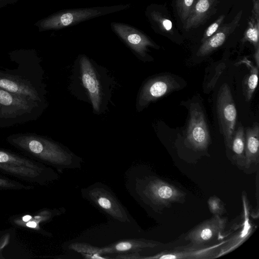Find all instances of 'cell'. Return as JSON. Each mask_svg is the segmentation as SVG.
<instances>
[{"instance_id": "cell-14", "label": "cell", "mask_w": 259, "mask_h": 259, "mask_svg": "<svg viewBox=\"0 0 259 259\" xmlns=\"http://www.w3.org/2000/svg\"><path fill=\"white\" fill-rule=\"evenodd\" d=\"M48 170L26 166L0 165V172L25 182L42 185L49 180Z\"/></svg>"}, {"instance_id": "cell-6", "label": "cell", "mask_w": 259, "mask_h": 259, "mask_svg": "<svg viewBox=\"0 0 259 259\" xmlns=\"http://www.w3.org/2000/svg\"><path fill=\"white\" fill-rule=\"evenodd\" d=\"M217 110L226 147L231 149L236 126L237 111L230 88L224 83L219 90Z\"/></svg>"}, {"instance_id": "cell-21", "label": "cell", "mask_w": 259, "mask_h": 259, "mask_svg": "<svg viewBox=\"0 0 259 259\" xmlns=\"http://www.w3.org/2000/svg\"><path fill=\"white\" fill-rule=\"evenodd\" d=\"M33 188L0 175V190H29Z\"/></svg>"}, {"instance_id": "cell-20", "label": "cell", "mask_w": 259, "mask_h": 259, "mask_svg": "<svg viewBox=\"0 0 259 259\" xmlns=\"http://www.w3.org/2000/svg\"><path fill=\"white\" fill-rule=\"evenodd\" d=\"M250 68L249 73L247 75L243 82V93L246 101H249L252 98L256 89L258 81V67L253 66L247 60L245 62Z\"/></svg>"}, {"instance_id": "cell-25", "label": "cell", "mask_w": 259, "mask_h": 259, "mask_svg": "<svg viewBox=\"0 0 259 259\" xmlns=\"http://www.w3.org/2000/svg\"><path fill=\"white\" fill-rule=\"evenodd\" d=\"M150 17L162 30L168 32H172V22L170 20L162 17L160 14L155 11L151 12Z\"/></svg>"}, {"instance_id": "cell-4", "label": "cell", "mask_w": 259, "mask_h": 259, "mask_svg": "<svg viewBox=\"0 0 259 259\" xmlns=\"http://www.w3.org/2000/svg\"><path fill=\"white\" fill-rule=\"evenodd\" d=\"M80 79L83 88L86 91L94 111L102 112L107 103L109 84L107 79L99 72L98 67L85 56L79 58Z\"/></svg>"}, {"instance_id": "cell-9", "label": "cell", "mask_w": 259, "mask_h": 259, "mask_svg": "<svg viewBox=\"0 0 259 259\" xmlns=\"http://www.w3.org/2000/svg\"><path fill=\"white\" fill-rule=\"evenodd\" d=\"M111 27L118 37L141 59L148 60V47L157 48L145 33L129 24L112 22Z\"/></svg>"}, {"instance_id": "cell-27", "label": "cell", "mask_w": 259, "mask_h": 259, "mask_svg": "<svg viewBox=\"0 0 259 259\" xmlns=\"http://www.w3.org/2000/svg\"><path fill=\"white\" fill-rule=\"evenodd\" d=\"M98 203L103 208L108 209L111 207V202L109 199L105 197H100L98 199Z\"/></svg>"}, {"instance_id": "cell-13", "label": "cell", "mask_w": 259, "mask_h": 259, "mask_svg": "<svg viewBox=\"0 0 259 259\" xmlns=\"http://www.w3.org/2000/svg\"><path fill=\"white\" fill-rule=\"evenodd\" d=\"M242 12L240 11L231 22L219 28L212 35L203 41L197 51V56L203 57L207 55L222 46L238 25Z\"/></svg>"}, {"instance_id": "cell-22", "label": "cell", "mask_w": 259, "mask_h": 259, "mask_svg": "<svg viewBox=\"0 0 259 259\" xmlns=\"http://www.w3.org/2000/svg\"><path fill=\"white\" fill-rule=\"evenodd\" d=\"M258 25L259 22L251 18L244 35V38L252 43L255 49L258 48Z\"/></svg>"}, {"instance_id": "cell-24", "label": "cell", "mask_w": 259, "mask_h": 259, "mask_svg": "<svg viewBox=\"0 0 259 259\" xmlns=\"http://www.w3.org/2000/svg\"><path fill=\"white\" fill-rule=\"evenodd\" d=\"M195 0H176L177 10L183 22L188 17Z\"/></svg>"}, {"instance_id": "cell-12", "label": "cell", "mask_w": 259, "mask_h": 259, "mask_svg": "<svg viewBox=\"0 0 259 259\" xmlns=\"http://www.w3.org/2000/svg\"><path fill=\"white\" fill-rule=\"evenodd\" d=\"M0 88L45 103L43 95L38 88L28 79L21 76L0 71Z\"/></svg>"}, {"instance_id": "cell-28", "label": "cell", "mask_w": 259, "mask_h": 259, "mask_svg": "<svg viewBox=\"0 0 259 259\" xmlns=\"http://www.w3.org/2000/svg\"><path fill=\"white\" fill-rule=\"evenodd\" d=\"M132 245L128 242H121L116 246V249L119 251H124L129 249Z\"/></svg>"}, {"instance_id": "cell-5", "label": "cell", "mask_w": 259, "mask_h": 259, "mask_svg": "<svg viewBox=\"0 0 259 259\" xmlns=\"http://www.w3.org/2000/svg\"><path fill=\"white\" fill-rule=\"evenodd\" d=\"M181 88L182 83L174 75L165 73L155 76L143 85L137 98V109L141 111L151 102Z\"/></svg>"}, {"instance_id": "cell-19", "label": "cell", "mask_w": 259, "mask_h": 259, "mask_svg": "<svg viewBox=\"0 0 259 259\" xmlns=\"http://www.w3.org/2000/svg\"><path fill=\"white\" fill-rule=\"evenodd\" d=\"M241 231L232 236V238L226 240L219 250L217 257L226 254L235 249L250 235L252 232V226L246 220L242 226Z\"/></svg>"}, {"instance_id": "cell-15", "label": "cell", "mask_w": 259, "mask_h": 259, "mask_svg": "<svg viewBox=\"0 0 259 259\" xmlns=\"http://www.w3.org/2000/svg\"><path fill=\"white\" fill-rule=\"evenodd\" d=\"M245 165L244 170L247 172L257 165L259 161V127L257 122L246 128L245 133Z\"/></svg>"}, {"instance_id": "cell-17", "label": "cell", "mask_w": 259, "mask_h": 259, "mask_svg": "<svg viewBox=\"0 0 259 259\" xmlns=\"http://www.w3.org/2000/svg\"><path fill=\"white\" fill-rule=\"evenodd\" d=\"M213 0H197L195 2L190 14L186 20L185 28L188 30L198 26L208 13Z\"/></svg>"}, {"instance_id": "cell-10", "label": "cell", "mask_w": 259, "mask_h": 259, "mask_svg": "<svg viewBox=\"0 0 259 259\" xmlns=\"http://www.w3.org/2000/svg\"><path fill=\"white\" fill-rule=\"evenodd\" d=\"M210 137L205 115L198 108L192 107L186 134V145L195 151L206 150Z\"/></svg>"}, {"instance_id": "cell-11", "label": "cell", "mask_w": 259, "mask_h": 259, "mask_svg": "<svg viewBox=\"0 0 259 259\" xmlns=\"http://www.w3.org/2000/svg\"><path fill=\"white\" fill-rule=\"evenodd\" d=\"M227 240L212 245L195 246L188 244L166 250L152 258L158 259H205L215 258Z\"/></svg>"}, {"instance_id": "cell-3", "label": "cell", "mask_w": 259, "mask_h": 259, "mask_svg": "<svg viewBox=\"0 0 259 259\" xmlns=\"http://www.w3.org/2000/svg\"><path fill=\"white\" fill-rule=\"evenodd\" d=\"M129 4L112 6L71 9L62 10L38 21L35 25L39 31L56 30L106 14L126 10Z\"/></svg>"}, {"instance_id": "cell-7", "label": "cell", "mask_w": 259, "mask_h": 259, "mask_svg": "<svg viewBox=\"0 0 259 259\" xmlns=\"http://www.w3.org/2000/svg\"><path fill=\"white\" fill-rule=\"evenodd\" d=\"M146 195L158 211L170 208L174 203L183 204L186 200L185 192L159 178L150 182L146 189Z\"/></svg>"}, {"instance_id": "cell-23", "label": "cell", "mask_w": 259, "mask_h": 259, "mask_svg": "<svg viewBox=\"0 0 259 259\" xmlns=\"http://www.w3.org/2000/svg\"><path fill=\"white\" fill-rule=\"evenodd\" d=\"M207 204L210 212L213 215L221 217L226 212V209L223 202L216 196L209 198Z\"/></svg>"}, {"instance_id": "cell-31", "label": "cell", "mask_w": 259, "mask_h": 259, "mask_svg": "<svg viewBox=\"0 0 259 259\" xmlns=\"http://www.w3.org/2000/svg\"><path fill=\"white\" fill-rule=\"evenodd\" d=\"M258 48L256 49L255 53V59L256 62L257 67H258Z\"/></svg>"}, {"instance_id": "cell-8", "label": "cell", "mask_w": 259, "mask_h": 259, "mask_svg": "<svg viewBox=\"0 0 259 259\" xmlns=\"http://www.w3.org/2000/svg\"><path fill=\"white\" fill-rule=\"evenodd\" d=\"M228 218L213 215L211 219L199 224L188 232L184 239L189 244L195 246H203L223 238Z\"/></svg>"}, {"instance_id": "cell-2", "label": "cell", "mask_w": 259, "mask_h": 259, "mask_svg": "<svg viewBox=\"0 0 259 259\" xmlns=\"http://www.w3.org/2000/svg\"><path fill=\"white\" fill-rule=\"evenodd\" d=\"M44 104L0 88V127L37 118Z\"/></svg>"}, {"instance_id": "cell-18", "label": "cell", "mask_w": 259, "mask_h": 259, "mask_svg": "<svg viewBox=\"0 0 259 259\" xmlns=\"http://www.w3.org/2000/svg\"><path fill=\"white\" fill-rule=\"evenodd\" d=\"M245 132L243 127L240 123L235 131L231 150L233 152L232 158L235 164L240 169L244 170L245 165Z\"/></svg>"}, {"instance_id": "cell-30", "label": "cell", "mask_w": 259, "mask_h": 259, "mask_svg": "<svg viewBox=\"0 0 259 259\" xmlns=\"http://www.w3.org/2000/svg\"><path fill=\"white\" fill-rule=\"evenodd\" d=\"M18 0H0V8L5 6L8 4H12Z\"/></svg>"}, {"instance_id": "cell-29", "label": "cell", "mask_w": 259, "mask_h": 259, "mask_svg": "<svg viewBox=\"0 0 259 259\" xmlns=\"http://www.w3.org/2000/svg\"><path fill=\"white\" fill-rule=\"evenodd\" d=\"M253 12L255 15V20L258 22V12H259V4L258 0H253Z\"/></svg>"}, {"instance_id": "cell-16", "label": "cell", "mask_w": 259, "mask_h": 259, "mask_svg": "<svg viewBox=\"0 0 259 259\" xmlns=\"http://www.w3.org/2000/svg\"><path fill=\"white\" fill-rule=\"evenodd\" d=\"M0 165L26 166L39 170H48L42 163L25 155L0 148Z\"/></svg>"}, {"instance_id": "cell-26", "label": "cell", "mask_w": 259, "mask_h": 259, "mask_svg": "<svg viewBox=\"0 0 259 259\" xmlns=\"http://www.w3.org/2000/svg\"><path fill=\"white\" fill-rule=\"evenodd\" d=\"M225 15H222L213 23H212L205 30L202 41H204L206 39L212 35L220 28L221 24L224 21Z\"/></svg>"}, {"instance_id": "cell-1", "label": "cell", "mask_w": 259, "mask_h": 259, "mask_svg": "<svg viewBox=\"0 0 259 259\" xmlns=\"http://www.w3.org/2000/svg\"><path fill=\"white\" fill-rule=\"evenodd\" d=\"M7 141L25 156L41 163L55 165L65 157V152L58 144L37 134H12L7 137Z\"/></svg>"}]
</instances>
